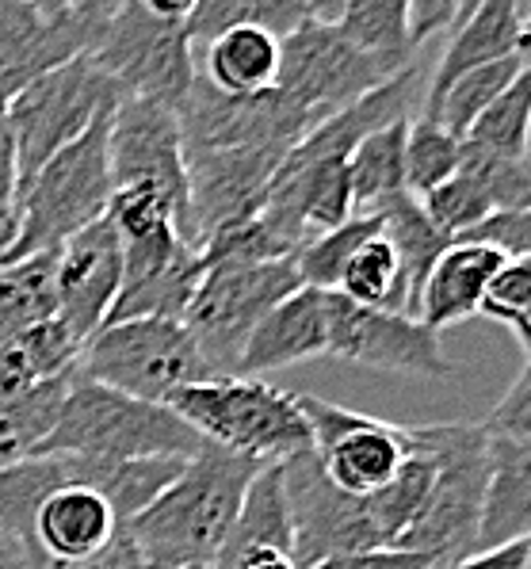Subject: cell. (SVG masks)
<instances>
[{
	"mask_svg": "<svg viewBox=\"0 0 531 569\" xmlns=\"http://www.w3.org/2000/svg\"><path fill=\"white\" fill-rule=\"evenodd\" d=\"M257 470L260 462L199 443L172 486L123 523V539L161 566L207 569L230 536Z\"/></svg>",
	"mask_w": 531,
	"mask_h": 569,
	"instance_id": "1",
	"label": "cell"
},
{
	"mask_svg": "<svg viewBox=\"0 0 531 569\" xmlns=\"http://www.w3.org/2000/svg\"><path fill=\"white\" fill-rule=\"evenodd\" d=\"M164 406L172 409L203 443L252 459L291 462L310 451V425L294 406V393L249 375H219L180 387Z\"/></svg>",
	"mask_w": 531,
	"mask_h": 569,
	"instance_id": "2",
	"label": "cell"
},
{
	"mask_svg": "<svg viewBox=\"0 0 531 569\" xmlns=\"http://www.w3.org/2000/svg\"><path fill=\"white\" fill-rule=\"evenodd\" d=\"M111 111H100L81 138L62 146L42 169L20 188L16 199V233L0 252V264L23 260L34 252H54L66 238L103 218L111 199L108 169V122Z\"/></svg>",
	"mask_w": 531,
	"mask_h": 569,
	"instance_id": "3",
	"label": "cell"
},
{
	"mask_svg": "<svg viewBox=\"0 0 531 569\" xmlns=\"http://www.w3.org/2000/svg\"><path fill=\"white\" fill-rule=\"evenodd\" d=\"M421 448L432 455L429 497L421 512L405 528L394 550H417L432 555L437 569H448L474 555L478 512H482L485 478H490V440L482 420H443V425L413 428Z\"/></svg>",
	"mask_w": 531,
	"mask_h": 569,
	"instance_id": "4",
	"label": "cell"
},
{
	"mask_svg": "<svg viewBox=\"0 0 531 569\" xmlns=\"http://www.w3.org/2000/svg\"><path fill=\"white\" fill-rule=\"evenodd\" d=\"M199 436L161 401H142L84 379L77 371L50 436L39 455H84V459H188L199 451Z\"/></svg>",
	"mask_w": 531,
	"mask_h": 569,
	"instance_id": "5",
	"label": "cell"
},
{
	"mask_svg": "<svg viewBox=\"0 0 531 569\" xmlns=\"http://www.w3.org/2000/svg\"><path fill=\"white\" fill-rule=\"evenodd\" d=\"M77 371L100 387L161 406L180 387L219 379L184 321L172 318L108 321L81 345Z\"/></svg>",
	"mask_w": 531,
	"mask_h": 569,
	"instance_id": "6",
	"label": "cell"
},
{
	"mask_svg": "<svg viewBox=\"0 0 531 569\" xmlns=\"http://www.w3.org/2000/svg\"><path fill=\"white\" fill-rule=\"evenodd\" d=\"M89 58L119 96L180 111L196 84V47L184 23L157 20L138 0H116Z\"/></svg>",
	"mask_w": 531,
	"mask_h": 569,
	"instance_id": "7",
	"label": "cell"
},
{
	"mask_svg": "<svg viewBox=\"0 0 531 569\" xmlns=\"http://www.w3.org/2000/svg\"><path fill=\"white\" fill-rule=\"evenodd\" d=\"M116 103V84L100 73V66L89 54H77L31 77L23 89L8 96V130L16 142L20 188L42 169V161H50L62 146L81 138L89 122Z\"/></svg>",
	"mask_w": 531,
	"mask_h": 569,
	"instance_id": "8",
	"label": "cell"
},
{
	"mask_svg": "<svg viewBox=\"0 0 531 569\" xmlns=\"http://www.w3.org/2000/svg\"><path fill=\"white\" fill-rule=\"evenodd\" d=\"M302 279L294 257L264 264H214L203 268L196 295L184 310V326L196 337L214 375H238V356L257 321L299 291Z\"/></svg>",
	"mask_w": 531,
	"mask_h": 569,
	"instance_id": "9",
	"label": "cell"
},
{
	"mask_svg": "<svg viewBox=\"0 0 531 569\" xmlns=\"http://www.w3.org/2000/svg\"><path fill=\"white\" fill-rule=\"evenodd\" d=\"M413 66V61H409ZM402 69L387 66V61L363 54L344 39L333 23H299L291 34L280 39V73H275V89H280L294 108H302L313 122H321L333 111L348 108L352 100L379 89Z\"/></svg>",
	"mask_w": 531,
	"mask_h": 569,
	"instance_id": "10",
	"label": "cell"
},
{
	"mask_svg": "<svg viewBox=\"0 0 531 569\" xmlns=\"http://www.w3.org/2000/svg\"><path fill=\"white\" fill-rule=\"evenodd\" d=\"M294 406L310 425V451L321 475L341 493H375L405 462L409 428L355 413V409H344L318 393H294Z\"/></svg>",
	"mask_w": 531,
	"mask_h": 569,
	"instance_id": "11",
	"label": "cell"
},
{
	"mask_svg": "<svg viewBox=\"0 0 531 569\" xmlns=\"http://www.w3.org/2000/svg\"><path fill=\"white\" fill-rule=\"evenodd\" d=\"M329 348L325 356L355 367L409 375V379H448L455 363L443 356L440 332L421 326V318L375 306L348 302L344 295L329 291Z\"/></svg>",
	"mask_w": 531,
	"mask_h": 569,
	"instance_id": "12",
	"label": "cell"
},
{
	"mask_svg": "<svg viewBox=\"0 0 531 569\" xmlns=\"http://www.w3.org/2000/svg\"><path fill=\"white\" fill-rule=\"evenodd\" d=\"M111 188H153L184 218L188 241V169L180 116L164 103L119 96L108 122Z\"/></svg>",
	"mask_w": 531,
	"mask_h": 569,
	"instance_id": "13",
	"label": "cell"
},
{
	"mask_svg": "<svg viewBox=\"0 0 531 569\" xmlns=\"http://www.w3.org/2000/svg\"><path fill=\"white\" fill-rule=\"evenodd\" d=\"M81 459L73 481L42 497L31 520V550L50 569H89L119 539L123 523L103 497L111 459Z\"/></svg>",
	"mask_w": 531,
	"mask_h": 569,
	"instance_id": "14",
	"label": "cell"
},
{
	"mask_svg": "<svg viewBox=\"0 0 531 569\" xmlns=\"http://www.w3.org/2000/svg\"><path fill=\"white\" fill-rule=\"evenodd\" d=\"M177 116L180 130H184V150H230V146L291 150L310 127H318L280 89L257 96H226L211 89L199 73Z\"/></svg>",
	"mask_w": 531,
	"mask_h": 569,
	"instance_id": "15",
	"label": "cell"
},
{
	"mask_svg": "<svg viewBox=\"0 0 531 569\" xmlns=\"http://www.w3.org/2000/svg\"><path fill=\"white\" fill-rule=\"evenodd\" d=\"M287 150L275 146H230V150H184L188 169V244L241 218H252L280 172Z\"/></svg>",
	"mask_w": 531,
	"mask_h": 569,
	"instance_id": "16",
	"label": "cell"
},
{
	"mask_svg": "<svg viewBox=\"0 0 531 569\" xmlns=\"http://www.w3.org/2000/svg\"><path fill=\"white\" fill-rule=\"evenodd\" d=\"M199 279H203V260L180 238L177 226H161L146 238H130L123 241V283L108 310V321H184Z\"/></svg>",
	"mask_w": 531,
	"mask_h": 569,
	"instance_id": "17",
	"label": "cell"
},
{
	"mask_svg": "<svg viewBox=\"0 0 531 569\" xmlns=\"http://www.w3.org/2000/svg\"><path fill=\"white\" fill-rule=\"evenodd\" d=\"M119 283H123V241L108 218H96L54 249V318L81 345L108 321Z\"/></svg>",
	"mask_w": 531,
	"mask_h": 569,
	"instance_id": "18",
	"label": "cell"
},
{
	"mask_svg": "<svg viewBox=\"0 0 531 569\" xmlns=\"http://www.w3.org/2000/svg\"><path fill=\"white\" fill-rule=\"evenodd\" d=\"M417 203L451 244L493 210H531V169L528 161H509V157L463 142V161H459L455 177L432 188Z\"/></svg>",
	"mask_w": 531,
	"mask_h": 569,
	"instance_id": "19",
	"label": "cell"
},
{
	"mask_svg": "<svg viewBox=\"0 0 531 569\" xmlns=\"http://www.w3.org/2000/svg\"><path fill=\"white\" fill-rule=\"evenodd\" d=\"M329 291L299 287L283 302H275L257 329L249 332L246 348L238 356V375L257 379L260 371H280L307 360H321L329 348V313H325Z\"/></svg>",
	"mask_w": 531,
	"mask_h": 569,
	"instance_id": "20",
	"label": "cell"
},
{
	"mask_svg": "<svg viewBox=\"0 0 531 569\" xmlns=\"http://www.w3.org/2000/svg\"><path fill=\"white\" fill-rule=\"evenodd\" d=\"M417 92H421V66H405L402 73H394L390 81H382L379 89H371L368 96L352 100L348 108L333 111L310 127L299 142L287 150L283 161L291 164H307V161H325V157H348L371 130L387 127V122L409 119L417 103Z\"/></svg>",
	"mask_w": 531,
	"mask_h": 569,
	"instance_id": "21",
	"label": "cell"
},
{
	"mask_svg": "<svg viewBox=\"0 0 531 569\" xmlns=\"http://www.w3.org/2000/svg\"><path fill=\"white\" fill-rule=\"evenodd\" d=\"M485 440H490V478L478 512L474 555L512 539H528L531 528V440L498 432H485Z\"/></svg>",
	"mask_w": 531,
	"mask_h": 569,
	"instance_id": "22",
	"label": "cell"
},
{
	"mask_svg": "<svg viewBox=\"0 0 531 569\" xmlns=\"http://www.w3.org/2000/svg\"><path fill=\"white\" fill-rule=\"evenodd\" d=\"M504 260L509 257H501L498 249H485V244L451 241L437 257V264H432L429 279L421 287V299H417L421 326L443 332L459 326V321L474 318L485 299V287L501 271Z\"/></svg>",
	"mask_w": 531,
	"mask_h": 569,
	"instance_id": "23",
	"label": "cell"
},
{
	"mask_svg": "<svg viewBox=\"0 0 531 569\" xmlns=\"http://www.w3.org/2000/svg\"><path fill=\"white\" fill-rule=\"evenodd\" d=\"M448 34L451 39L437 61V73H432V84H429V92H424L421 111L432 108V103L440 100V92L448 89L455 77L528 50V23L520 20L512 0H482V4H478L463 23H455Z\"/></svg>",
	"mask_w": 531,
	"mask_h": 569,
	"instance_id": "24",
	"label": "cell"
},
{
	"mask_svg": "<svg viewBox=\"0 0 531 569\" xmlns=\"http://www.w3.org/2000/svg\"><path fill=\"white\" fill-rule=\"evenodd\" d=\"M280 39L260 28H230L203 42V81L226 96H257L275 89Z\"/></svg>",
	"mask_w": 531,
	"mask_h": 569,
	"instance_id": "25",
	"label": "cell"
},
{
	"mask_svg": "<svg viewBox=\"0 0 531 569\" xmlns=\"http://www.w3.org/2000/svg\"><path fill=\"white\" fill-rule=\"evenodd\" d=\"M81 356V340L69 332L58 318L23 329L20 337L0 345V398H12L31 387L73 371Z\"/></svg>",
	"mask_w": 531,
	"mask_h": 569,
	"instance_id": "26",
	"label": "cell"
},
{
	"mask_svg": "<svg viewBox=\"0 0 531 569\" xmlns=\"http://www.w3.org/2000/svg\"><path fill=\"white\" fill-rule=\"evenodd\" d=\"M409 119H398V122H387V127L371 130V134L348 153V180H352L355 214H371V210L390 203V199L409 196L405 191Z\"/></svg>",
	"mask_w": 531,
	"mask_h": 569,
	"instance_id": "27",
	"label": "cell"
},
{
	"mask_svg": "<svg viewBox=\"0 0 531 569\" xmlns=\"http://www.w3.org/2000/svg\"><path fill=\"white\" fill-rule=\"evenodd\" d=\"M371 214L379 218L382 233L394 244L398 260H402V279H405V313L417 318V299H421V287L429 279L432 264L443 249H448V238L429 222L424 207L417 203L413 196H398L390 203L375 207Z\"/></svg>",
	"mask_w": 531,
	"mask_h": 569,
	"instance_id": "28",
	"label": "cell"
},
{
	"mask_svg": "<svg viewBox=\"0 0 531 569\" xmlns=\"http://www.w3.org/2000/svg\"><path fill=\"white\" fill-rule=\"evenodd\" d=\"M77 379V367L58 379L42 382V387H31L23 393H12V398H0V470L16 467V462H28L39 455L42 440L50 436L58 420V409H62L69 387Z\"/></svg>",
	"mask_w": 531,
	"mask_h": 569,
	"instance_id": "29",
	"label": "cell"
},
{
	"mask_svg": "<svg viewBox=\"0 0 531 569\" xmlns=\"http://www.w3.org/2000/svg\"><path fill=\"white\" fill-rule=\"evenodd\" d=\"M54 318V252L0 264V345Z\"/></svg>",
	"mask_w": 531,
	"mask_h": 569,
	"instance_id": "30",
	"label": "cell"
},
{
	"mask_svg": "<svg viewBox=\"0 0 531 569\" xmlns=\"http://www.w3.org/2000/svg\"><path fill=\"white\" fill-rule=\"evenodd\" d=\"M333 28L355 50L394 69H405L409 58L417 54L409 42V0H348Z\"/></svg>",
	"mask_w": 531,
	"mask_h": 569,
	"instance_id": "31",
	"label": "cell"
},
{
	"mask_svg": "<svg viewBox=\"0 0 531 569\" xmlns=\"http://www.w3.org/2000/svg\"><path fill=\"white\" fill-rule=\"evenodd\" d=\"M520 73H528V50L509 54L501 61H490V66H478V69H470V73L455 77V81L440 92V100L432 103V108H424L421 116L437 119L440 127H448L451 134L463 138L470 130V122L482 116V111L490 108V103L498 100V96L509 89Z\"/></svg>",
	"mask_w": 531,
	"mask_h": 569,
	"instance_id": "32",
	"label": "cell"
},
{
	"mask_svg": "<svg viewBox=\"0 0 531 569\" xmlns=\"http://www.w3.org/2000/svg\"><path fill=\"white\" fill-rule=\"evenodd\" d=\"M337 295H344L348 302L375 306V310L405 313L402 260H398L390 238L382 233V226L348 257L341 279H337Z\"/></svg>",
	"mask_w": 531,
	"mask_h": 569,
	"instance_id": "33",
	"label": "cell"
},
{
	"mask_svg": "<svg viewBox=\"0 0 531 569\" xmlns=\"http://www.w3.org/2000/svg\"><path fill=\"white\" fill-rule=\"evenodd\" d=\"M299 23H307L299 0H196V8L184 20V31L191 47H199V42H211L214 34L230 28H260L283 39Z\"/></svg>",
	"mask_w": 531,
	"mask_h": 569,
	"instance_id": "34",
	"label": "cell"
},
{
	"mask_svg": "<svg viewBox=\"0 0 531 569\" xmlns=\"http://www.w3.org/2000/svg\"><path fill=\"white\" fill-rule=\"evenodd\" d=\"M528 122H531V73H520L482 116L470 122L463 142L478 146L485 153L509 157V161H528Z\"/></svg>",
	"mask_w": 531,
	"mask_h": 569,
	"instance_id": "35",
	"label": "cell"
},
{
	"mask_svg": "<svg viewBox=\"0 0 531 569\" xmlns=\"http://www.w3.org/2000/svg\"><path fill=\"white\" fill-rule=\"evenodd\" d=\"M463 161V138L440 127L437 119H409L405 130V191L413 199H424L432 188L455 177Z\"/></svg>",
	"mask_w": 531,
	"mask_h": 569,
	"instance_id": "36",
	"label": "cell"
},
{
	"mask_svg": "<svg viewBox=\"0 0 531 569\" xmlns=\"http://www.w3.org/2000/svg\"><path fill=\"white\" fill-rule=\"evenodd\" d=\"M379 230V218L375 214H352L344 226L329 233H318L313 241L302 244L294 252V268H299L302 287H313V291H337V279L348 264L355 249Z\"/></svg>",
	"mask_w": 531,
	"mask_h": 569,
	"instance_id": "37",
	"label": "cell"
},
{
	"mask_svg": "<svg viewBox=\"0 0 531 569\" xmlns=\"http://www.w3.org/2000/svg\"><path fill=\"white\" fill-rule=\"evenodd\" d=\"M478 313L498 321L501 329H509L528 360V352H531V257L504 260L501 271L490 279V287H485V299L478 306Z\"/></svg>",
	"mask_w": 531,
	"mask_h": 569,
	"instance_id": "38",
	"label": "cell"
},
{
	"mask_svg": "<svg viewBox=\"0 0 531 569\" xmlns=\"http://www.w3.org/2000/svg\"><path fill=\"white\" fill-rule=\"evenodd\" d=\"M455 241L485 244V249H498L509 260L531 257V210H493L482 222H474L470 230L459 233Z\"/></svg>",
	"mask_w": 531,
	"mask_h": 569,
	"instance_id": "39",
	"label": "cell"
},
{
	"mask_svg": "<svg viewBox=\"0 0 531 569\" xmlns=\"http://www.w3.org/2000/svg\"><path fill=\"white\" fill-rule=\"evenodd\" d=\"M482 425H485V432L531 440V367L528 363L520 367V375L512 379L509 393H501V401L493 406V413L485 417Z\"/></svg>",
	"mask_w": 531,
	"mask_h": 569,
	"instance_id": "40",
	"label": "cell"
},
{
	"mask_svg": "<svg viewBox=\"0 0 531 569\" xmlns=\"http://www.w3.org/2000/svg\"><path fill=\"white\" fill-rule=\"evenodd\" d=\"M16 196H20V164H16V142L8 130V96L0 92V252L16 233Z\"/></svg>",
	"mask_w": 531,
	"mask_h": 569,
	"instance_id": "41",
	"label": "cell"
},
{
	"mask_svg": "<svg viewBox=\"0 0 531 569\" xmlns=\"http://www.w3.org/2000/svg\"><path fill=\"white\" fill-rule=\"evenodd\" d=\"M310 569H437V562H432V555H417V550L375 547V550H348V555L321 558Z\"/></svg>",
	"mask_w": 531,
	"mask_h": 569,
	"instance_id": "42",
	"label": "cell"
},
{
	"mask_svg": "<svg viewBox=\"0 0 531 569\" xmlns=\"http://www.w3.org/2000/svg\"><path fill=\"white\" fill-rule=\"evenodd\" d=\"M459 4L463 0H409V42H413V50H421L437 34L451 31Z\"/></svg>",
	"mask_w": 531,
	"mask_h": 569,
	"instance_id": "43",
	"label": "cell"
},
{
	"mask_svg": "<svg viewBox=\"0 0 531 569\" xmlns=\"http://www.w3.org/2000/svg\"><path fill=\"white\" fill-rule=\"evenodd\" d=\"M448 569H531V539H512L504 547L478 550Z\"/></svg>",
	"mask_w": 531,
	"mask_h": 569,
	"instance_id": "44",
	"label": "cell"
},
{
	"mask_svg": "<svg viewBox=\"0 0 531 569\" xmlns=\"http://www.w3.org/2000/svg\"><path fill=\"white\" fill-rule=\"evenodd\" d=\"M92 569H180V566H161L153 562V558H146L142 550H134L130 542L123 539V531H119V539L111 542V550L100 558Z\"/></svg>",
	"mask_w": 531,
	"mask_h": 569,
	"instance_id": "45",
	"label": "cell"
},
{
	"mask_svg": "<svg viewBox=\"0 0 531 569\" xmlns=\"http://www.w3.org/2000/svg\"><path fill=\"white\" fill-rule=\"evenodd\" d=\"M0 569H50V566L42 562L34 550L23 547V542L16 539L12 531L0 528Z\"/></svg>",
	"mask_w": 531,
	"mask_h": 569,
	"instance_id": "46",
	"label": "cell"
},
{
	"mask_svg": "<svg viewBox=\"0 0 531 569\" xmlns=\"http://www.w3.org/2000/svg\"><path fill=\"white\" fill-rule=\"evenodd\" d=\"M138 4H142L150 16H157V20L184 23L188 16H191V8H196V0H138Z\"/></svg>",
	"mask_w": 531,
	"mask_h": 569,
	"instance_id": "47",
	"label": "cell"
},
{
	"mask_svg": "<svg viewBox=\"0 0 531 569\" xmlns=\"http://www.w3.org/2000/svg\"><path fill=\"white\" fill-rule=\"evenodd\" d=\"M344 4H348V0H299L302 16L313 20V23H337V20H341V12H344Z\"/></svg>",
	"mask_w": 531,
	"mask_h": 569,
	"instance_id": "48",
	"label": "cell"
},
{
	"mask_svg": "<svg viewBox=\"0 0 531 569\" xmlns=\"http://www.w3.org/2000/svg\"><path fill=\"white\" fill-rule=\"evenodd\" d=\"M23 8H28L31 16H39V20H62V16L73 12L77 0H20Z\"/></svg>",
	"mask_w": 531,
	"mask_h": 569,
	"instance_id": "49",
	"label": "cell"
},
{
	"mask_svg": "<svg viewBox=\"0 0 531 569\" xmlns=\"http://www.w3.org/2000/svg\"><path fill=\"white\" fill-rule=\"evenodd\" d=\"M478 4H482V0H463V4H459V16H455V23H463V20H467V16H470V12H474V8H478ZM455 23H451V28H455Z\"/></svg>",
	"mask_w": 531,
	"mask_h": 569,
	"instance_id": "50",
	"label": "cell"
},
{
	"mask_svg": "<svg viewBox=\"0 0 531 569\" xmlns=\"http://www.w3.org/2000/svg\"><path fill=\"white\" fill-rule=\"evenodd\" d=\"M89 569H92V566H89Z\"/></svg>",
	"mask_w": 531,
	"mask_h": 569,
	"instance_id": "51",
	"label": "cell"
}]
</instances>
